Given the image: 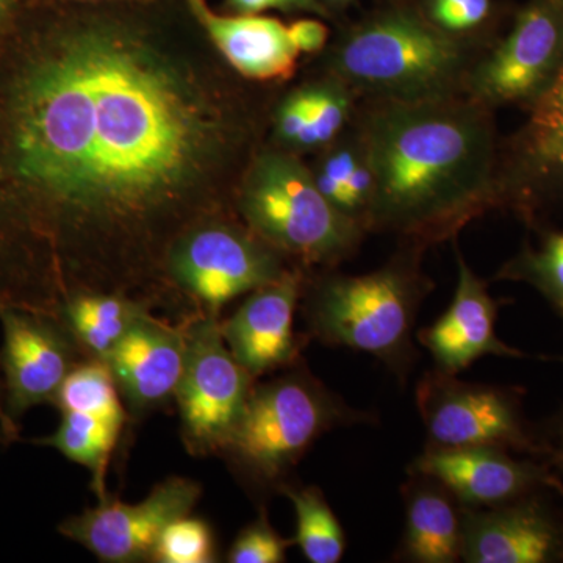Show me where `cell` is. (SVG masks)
<instances>
[{"instance_id":"74e56055","label":"cell","mask_w":563,"mask_h":563,"mask_svg":"<svg viewBox=\"0 0 563 563\" xmlns=\"http://www.w3.org/2000/svg\"><path fill=\"white\" fill-rule=\"evenodd\" d=\"M335 2H351V0H335Z\"/></svg>"},{"instance_id":"9a60e30c","label":"cell","mask_w":563,"mask_h":563,"mask_svg":"<svg viewBox=\"0 0 563 563\" xmlns=\"http://www.w3.org/2000/svg\"><path fill=\"white\" fill-rule=\"evenodd\" d=\"M302 291V274L287 269L250 292L232 317L221 320L225 344L254 379L299 362L301 340L292 324Z\"/></svg>"},{"instance_id":"6da1fadb","label":"cell","mask_w":563,"mask_h":563,"mask_svg":"<svg viewBox=\"0 0 563 563\" xmlns=\"http://www.w3.org/2000/svg\"><path fill=\"white\" fill-rule=\"evenodd\" d=\"M92 102L87 235L143 240L177 206L203 146L202 121L168 66L120 33L80 31Z\"/></svg>"},{"instance_id":"7402d4cb","label":"cell","mask_w":563,"mask_h":563,"mask_svg":"<svg viewBox=\"0 0 563 563\" xmlns=\"http://www.w3.org/2000/svg\"><path fill=\"white\" fill-rule=\"evenodd\" d=\"M60 415L62 421L57 431L33 442L54 448L68 461L90 470L92 490L101 501L109 496L106 487L107 472L124 428L90 413L68 410Z\"/></svg>"},{"instance_id":"f35d334b","label":"cell","mask_w":563,"mask_h":563,"mask_svg":"<svg viewBox=\"0 0 563 563\" xmlns=\"http://www.w3.org/2000/svg\"><path fill=\"white\" fill-rule=\"evenodd\" d=\"M561 2L563 3V0H561Z\"/></svg>"},{"instance_id":"2e32d148","label":"cell","mask_w":563,"mask_h":563,"mask_svg":"<svg viewBox=\"0 0 563 563\" xmlns=\"http://www.w3.org/2000/svg\"><path fill=\"white\" fill-rule=\"evenodd\" d=\"M539 492L493 507H463L462 561L548 563L561 559L562 526Z\"/></svg>"},{"instance_id":"d590c367","label":"cell","mask_w":563,"mask_h":563,"mask_svg":"<svg viewBox=\"0 0 563 563\" xmlns=\"http://www.w3.org/2000/svg\"><path fill=\"white\" fill-rule=\"evenodd\" d=\"M10 10V0H0V22L5 20Z\"/></svg>"},{"instance_id":"52a82bcc","label":"cell","mask_w":563,"mask_h":563,"mask_svg":"<svg viewBox=\"0 0 563 563\" xmlns=\"http://www.w3.org/2000/svg\"><path fill=\"white\" fill-rule=\"evenodd\" d=\"M185 363L176 401L185 450L222 453L242 420L255 380L224 342L220 314L196 312L184 322Z\"/></svg>"},{"instance_id":"7c38bea8","label":"cell","mask_w":563,"mask_h":563,"mask_svg":"<svg viewBox=\"0 0 563 563\" xmlns=\"http://www.w3.org/2000/svg\"><path fill=\"white\" fill-rule=\"evenodd\" d=\"M0 322L5 412L13 424L20 426L33 407L54 406L68 374L88 357L60 318L7 307L0 309Z\"/></svg>"},{"instance_id":"603a6c76","label":"cell","mask_w":563,"mask_h":563,"mask_svg":"<svg viewBox=\"0 0 563 563\" xmlns=\"http://www.w3.org/2000/svg\"><path fill=\"white\" fill-rule=\"evenodd\" d=\"M296 515L295 543L310 563H339L346 551V536L324 493L314 485H280Z\"/></svg>"},{"instance_id":"8fae6325","label":"cell","mask_w":563,"mask_h":563,"mask_svg":"<svg viewBox=\"0 0 563 563\" xmlns=\"http://www.w3.org/2000/svg\"><path fill=\"white\" fill-rule=\"evenodd\" d=\"M201 496V484L172 476L140 503H122L109 495L98 506L63 520L58 532L101 562H151L166 526L190 515Z\"/></svg>"},{"instance_id":"44dd1931","label":"cell","mask_w":563,"mask_h":563,"mask_svg":"<svg viewBox=\"0 0 563 563\" xmlns=\"http://www.w3.org/2000/svg\"><path fill=\"white\" fill-rule=\"evenodd\" d=\"M147 313L146 302L124 292L81 291L63 303L57 318L88 358L107 362L125 333Z\"/></svg>"},{"instance_id":"30bf717a","label":"cell","mask_w":563,"mask_h":563,"mask_svg":"<svg viewBox=\"0 0 563 563\" xmlns=\"http://www.w3.org/2000/svg\"><path fill=\"white\" fill-rule=\"evenodd\" d=\"M563 68V3L531 0L515 18L512 31L472 66L465 96L493 109L531 107Z\"/></svg>"},{"instance_id":"8d00e7d4","label":"cell","mask_w":563,"mask_h":563,"mask_svg":"<svg viewBox=\"0 0 563 563\" xmlns=\"http://www.w3.org/2000/svg\"><path fill=\"white\" fill-rule=\"evenodd\" d=\"M561 559L563 561V526H562V540H561Z\"/></svg>"},{"instance_id":"f546056e","label":"cell","mask_w":563,"mask_h":563,"mask_svg":"<svg viewBox=\"0 0 563 563\" xmlns=\"http://www.w3.org/2000/svg\"><path fill=\"white\" fill-rule=\"evenodd\" d=\"M429 20L448 33L472 31L492 11V0H429Z\"/></svg>"},{"instance_id":"cb8c5ba5","label":"cell","mask_w":563,"mask_h":563,"mask_svg":"<svg viewBox=\"0 0 563 563\" xmlns=\"http://www.w3.org/2000/svg\"><path fill=\"white\" fill-rule=\"evenodd\" d=\"M54 407L60 412H84L124 428L128 409L106 362L85 358L63 383Z\"/></svg>"},{"instance_id":"d6986e66","label":"cell","mask_w":563,"mask_h":563,"mask_svg":"<svg viewBox=\"0 0 563 563\" xmlns=\"http://www.w3.org/2000/svg\"><path fill=\"white\" fill-rule=\"evenodd\" d=\"M191 13L209 33L214 46L242 76L254 80L288 79L299 52L287 25L258 14L222 16L207 0H188Z\"/></svg>"},{"instance_id":"e0dca14e","label":"cell","mask_w":563,"mask_h":563,"mask_svg":"<svg viewBox=\"0 0 563 563\" xmlns=\"http://www.w3.org/2000/svg\"><path fill=\"white\" fill-rule=\"evenodd\" d=\"M185 347L184 324H169L147 313L111 352L106 363L133 418L155 412L176 399Z\"/></svg>"},{"instance_id":"277c9868","label":"cell","mask_w":563,"mask_h":563,"mask_svg":"<svg viewBox=\"0 0 563 563\" xmlns=\"http://www.w3.org/2000/svg\"><path fill=\"white\" fill-rule=\"evenodd\" d=\"M335 79L374 101L418 102L465 95L470 58L453 33L409 10L352 29L332 57Z\"/></svg>"},{"instance_id":"484cf974","label":"cell","mask_w":563,"mask_h":563,"mask_svg":"<svg viewBox=\"0 0 563 563\" xmlns=\"http://www.w3.org/2000/svg\"><path fill=\"white\" fill-rule=\"evenodd\" d=\"M352 92L343 81L309 88V118L296 146L320 147L331 144L342 133L351 118Z\"/></svg>"},{"instance_id":"5bb4252c","label":"cell","mask_w":563,"mask_h":563,"mask_svg":"<svg viewBox=\"0 0 563 563\" xmlns=\"http://www.w3.org/2000/svg\"><path fill=\"white\" fill-rule=\"evenodd\" d=\"M409 473L439 481L468 509L499 506L542 488H554L563 495V484L551 472L550 463L515 459L503 448H426Z\"/></svg>"},{"instance_id":"4fadbf2b","label":"cell","mask_w":563,"mask_h":563,"mask_svg":"<svg viewBox=\"0 0 563 563\" xmlns=\"http://www.w3.org/2000/svg\"><path fill=\"white\" fill-rule=\"evenodd\" d=\"M529 120L501 154L499 207L525 220L563 203V68L553 85L529 107Z\"/></svg>"},{"instance_id":"d6a6232c","label":"cell","mask_w":563,"mask_h":563,"mask_svg":"<svg viewBox=\"0 0 563 563\" xmlns=\"http://www.w3.org/2000/svg\"><path fill=\"white\" fill-rule=\"evenodd\" d=\"M229 3L243 14H257L266 10L309 11L325 14L328 11L318 0H229Z\"/></svg>"},{"instance_id":"ac0fdd59","label":"cell","mask_w":563,"mask_h":563,"mask_svg":"<svg viewBox=\"0 0 563 563\" xmlns=\"http://www.w3.org/2000/svg\"><path fill=\"white\" fill-rule=\"evenodd\" d=\"M457 272L453 302L433 324L417 333L418 342L432 355L435 368L459 374L487 355L525 357L523 352L496 335L503 302L493 298L487 282L470 268L459 250Z\"/></svg>"},{"instance_id":"e575fe53","label":"cell","mask_w":563,"mask_h":563,"mask_svg":"<svg viewBox=\"0 0 563 563\" xmlns=\"http://www.w3.org/2000/svg\"><path fill=\"white\" fill-rule=\"evenodd\" d=\"M21 428L13 424L5 412V393H3L2 373H0V446H10L20 440Z\"/></svg>"},{"instance_id":"d4e9b609","label":"cell","mask_w":563,"mask_h":563,"mask_svg":"<svg viewBox=\"0 0 563 563\" xmlns=\"http://www.w3.org/2000/svg\"><path fill=\"white\" fill-rule=\"evenodd\" d=\"M496 277L531 285L563 314V231L544 233L537 247L526 244Z\"/></svg>"},{"instance_id":"4dcf8cb0","label":"cell","mask_w":563,"mask_h":563,"mask_svg":"<svg viewBox=\"0 0 563 563\" xmlns=\"http://www.w3.org/2000/svg\"><path fill=\"white\" fill-rule=\"evenodd\" d=\"M309 118V88L291 95L277 114V132L285 143L296 144Z\"/></svg>"},{"instance_id":"3957f363","label":"cell","mask_w":563,"mask_h":563,"mask_svg":"<svg viewBox=\"0 0 563 563\" xmlns=\"http://www.w3.org/2000/svg\"><path fill=\"white\" fill-rule=\"evenodd\" d=\"M421 251L409 246L361 276L322 277L303 303L310 335L328 346L372 355L404 383L417 358L415 322L432 288L420 268Z\"/></svg>"},{"instance_id":"9c48e42d","label":"cell","mask_w":563,"mask_h":563,"mask_svg":"<svg viewBox=\"0 0 563 563\" xmlns=\"http://www.w3.org/2000/svg\"><path fill=\"white\" fill-rule=\"evenodd\" d=\"M280 251L231 224L196 225L169 247V282L198 307L220 314L225 303L279 279L287 272Z\"/></svg>"},{"instance_id":"1f68e13d","label":"cell","mask_w":563,"mask_h":563,"mask_svg":"<svg viewBox=\"0 0 563 563\" xmlns=\"http://www.w3.org/2000/svg\"><path fill=\"white\" fill-rule=\"evenodd\" d=\"M288 35L299 54H314L328 43L329 31L317 20H299L288 25Z\"/></svg>"},{"instance_id":"5b68a950","label":"cell","mask_w":563,"mask_h":563,"mask_svg":"<svg viewBox=\"0 0 563 563\" xmlns=\"http://www.w3.org/2000/svg\"><path fill=\"white\" fill-rule=\"evenodd\" d=\"M372 421V415L352 409L298 362L268 383L255 384L220 455L254 487L279 490L325 432Z\"/></svg>"},{"instance_id":"4316f807","label":"cell","mask_w":563,"mask_h":563,"mask_svg":"<svg viewBox=\"0 0 563 563\" xmlns=\"http://www.w3.org/2000/svg\"><path fill=\"white\" fill-rule=\"evenodd\" d=\"M217 542L210 525L190 514L166 526L151 562L211 563L217 562Z\"/></svg>"},{"instance_id":"ab89813d","label":"cell","mask_w":563,"mask_h":563,"mask_svg":"<svg viewBox=\"0 0 563 563\" xmlns=\"http://www.w3.org/2000/svg\"><path fill=\"white\" fill-rule=\"evenodd\" d=\"M562 318H563V314H562Z\"/></svg>"},{"instance_id":"7a4b0ae2","label":"cell","mask_w":563,"mask_h":563,"mask_svg":"<svg viewBox=\"0 0 563 563\" xmlns=\"http://www.w3.org/2000/svg\"><path fill=\"white\" fill-rule=\"evenodd\" d=\"M357 133L373 174L368 231L424 250L499 207L490 109L468 96L374 102Z\"/></svg>"},{"instance_id":"ba28073f","label":"cell","mask_w":563,"mask_h":563,"mask_svg":"<svg viewBox=\"0 0 563 563\" xmlns=\"http://www.w3.org/2000/svg\"><path fill=\"white\" fill-rule=\"evenodd\" d=\"M415 401L428 433L426 448H503L543 457L515 388L466 383L433 368L422 374Z\"/></svg>"},{"instance_id":"ffe728a7","label":"cell","mask_w":563,"mask_h":563,"mask_svg":"<svg viewBox=\"0 0 563 563\" xmlns=\"http://www.w3.org/2000/svg\"><path fill=\"white\" fill-rule=\"evenodd\" d=\"M404 484L401 558L413 563H455L463 553V506L439 481L409 473Z\"/></svg>"},{"instance_id":"83f0119b","label":"cell","mask_w":563,"mask_h":563,"mask_svg":"<svg viewBox=\"0 0 563 563\" xmlns=\"http://www.w3.org/2000/svg\"><path fill=\"white\" fill-rule=\"evenodd\" d=\"M295 540H287L269 523L262 509L252 523L233 540L225 561L231 563H282L287 561V550Z\"/></svg>"},{"instance_id":"836d02e7","label":"cell","mask_w":563,"mask_h":563,"mask_svg":"<svg viewBox=\"0 0 563 563\" xmlns=\"http://www.w3.org/2000/svg\"><path fill=\"white\" fill-rule=\"evenodd\" d=\"M543 444V457L550 465L558 466L563 472V413L554 421L550 437Z\"/></svg>"},{"instance_id":"f1b7e54d","label":"cell","mask_w":563,"mask_h":563,"mask_svg":"<svg viewBox=\"0 0 563 563\" xmlns=\"http://www.w3.org/2000/svg\"><path fill=\"white\" fill-rule=\"evenodd\" d=\"M363 155L361 139L355 131L350 140L342 141L324 155L313 173L318 190L343 213L344 187Z\"/></svg>"},{"instance_id":"8992f818","label":"cell","mask_w":563,"mask_h":563,"mask_svg":"<svg viewBox=\"0 0 563 563\" xmlns=\"http://www.w3.org/2000/svg\"><path fill=\"white\" fill-rule=\"evenodd\" d=\"M240 210L262 240L309 263L331 265L351 257L366 232L322 196L309 168L277 152L252 165Z\"/></svg>"}]
</instances>
